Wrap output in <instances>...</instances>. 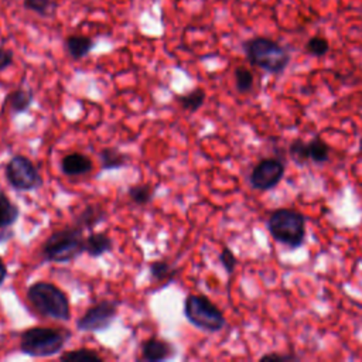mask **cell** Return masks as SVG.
I'll return each instance as SVG.
<instances>
[{"label": "cell", "instance_id": "cell-1", "mask_svg": "<svg viewBox=\"0 0 362 362\" xmlns=\"http://www.w3.org/2000/svg\"><path fill=\"white\" fill-rule=\"evenodd\" d=\"M71 332L64 328L51 327H31L21 334L20 351L33 358H47L59 354Z\"/></svg>", "mask_w": 362, "mask_h": 362}, {"label": "cell", "instance_id": "cell-2", "mask_svg": "<svg viewBox=\"0 0 362 362\" xmlns=\"http://www.w3.org/2000/svg\"><path fill=\"white\" fill-rule=\"evenodd\" d=\"M27 298L33 308L42 317L68 321L71 307L66 294L52 283L35 281L27 288Z\"/></svg>", "mask_w": 362, "mask_h": 362}, {"label": "cell", "instance_id": "cell-3", "mask_svg": "<svg viewBox=\"0 0 362 362\" xmlns=\"http://www.w3.org/2000/svg\"><path fill=\"white\" fill-rule=\"evenodd\" d=\"M266 226L270 236L288 249H298L305 240V218L296 209H274Z\"/></svg>", "mask_w": 362, "mask_h": 362}, {"label": "cell", "instance_id": "cell-4", "mask_svg": "<svg viewBox=\"0 0 362 362\" xmlns=\"http://www.w3.org/2000/svg\"><path fill=\"white\" fill-rule=\"evenodd\" d=\"M242 47L249 62L269 74H281L290 62L288 51L266 37L246 40Z\"/></svg>", "mask_w": 362, "mask_h": 362}, {"label": "cell", "instance_id": "cell-5", "mask_svg": "<svg viewBox=\"0 0 362 362\" xmlns=\"http://www.w3.org/2000/svg\"><path fill=\"white\" fill-rule=\"evenodd\" d=\"M85 252L83 230L78 226L51 233L41 246V256L47 262L66 263Z\"/></svg>", "mask_w": 362, "mask_h": 362}, {"label": "cell", "instance_id": "cell-6", "mask_svg": "<svg viewBox=\"0 0 362 362\" xmlns=\"http://www.w3.org/2000/svg\"><path fill=\"white\" fill-rule=\"evenodd\" d=\"M184 315L189 324L206 332H218L226 324L222 311L208 297L201 294H188L185 297Z\"/></svg>", "mask_w": 362, "mask_h": 362}, {"label": "cell", "instance_id": "cell-7", "mask_svg": "<svg viewBox=\"0 0 362 362\" xmlns=\"http://www.w3.org/2000/svg\"><path fill=\"white\" fill-rule=\"evenodd\" d=\"M4 175L8 184L17 191H31L42 184V178L33 161L23 156H13L4 167Z\"/></svg>", "mask_w": 362, "mask_h": 362}, {"label": "cell", "instance_id": "cell-8", "mask_svg": "<svg viewBox=\"0 0 362 362\" xmlns=\"http://www.w3.org/2000/svg\"><path fill=\"white\" fill-rule=\"evenodd\" d=\"M119 310L117 301L102 300L89 307L78 320L76 328L86 332L106 331L115 321Z\"/></svg>", "mask_w": 362, "mask_h": 362}, {"label": "cell", "instance_id": "cell-9", "mask_svg": "<svg viewBox=\"0 0 362 362\" xmlns=\"http://www.w3.org/2000/svg\"><path fill=\"white\" fill-rule=\"evenodd\" d=\"M284 175V164L277 158H262L250 171L249 182L257 191L274 188Z\"/></svg>", "mask_w": 362, "mask_h": 362}, {"label": "cell", "instance_id": "cell-10", "mask_svg": "<svg viewBox=\"0 0 362 362\" xmlns=\"http://www.w3.org/2000/svg\"><path fill=\"white\" fill-rule=\"evenodd\" d=\"M174 354L175 349L173 344L157 337H150L141 344V359L147 362L165 361L174 356Z\"/></svg>", "mask_w": 362, "mask_h": 362}, {"label": "cell", "instance_id": "cell-11", "mask_svg": "<svg viewBox=\"0 0 362 362\" xmlns=\"http://www.w3.org/2000/svg\"><path fill=\"white\" fill-rule=\"evenodd\" d=\"M92 167V160L82 153H71L64 156V158L61 160V171L69 177L83 175L89 173Z\"/></svg>", "mask_w": 362, "mask_h": 362}, {"label": "cell", "instance_id": "cell-12", "mask_svg": "<svg viewBox=\"0 0 362 362\" xmlns=\"http://www.w3.org/2000/svg\"><path fill=\"white\" fill-rule=\"evenodd\" d=\"M105 219H106L105 209L99 205L89 204L75 216V226L81 228L82 230H85V229L90 230L92 228H95L96 225L103 222Z\"/></svg>", "mask_w": 362, "mask_h": 362}, {"label": "cell", "instance_id": "cell-13", "mask_svg": "<svg viewBox=\"0 0 362 362\" xmlns=\"http://www.w3.org/2000/svg\"><path fill=\"white\" fill-rule=\"evenodd\" d=\"M113 249V240L103 232H93L85 238V253L90 257H100Z\"/></svg>", "mask_w": 362, "mask_h": 362}, {"label": "cell", "instance_id": "cell-14", "mask_svg": "<svg viewBox=\"0 0 362 362\" xmlns=\"http://www.w3.org/2000/svg\"><path fill=\"white\" fill-rule=\"evenodd\" d=\"M93 47L95 42L85 35H69L65 40V49L69 54V57L75 61L85 58Z\"/></svg>", "mask_w": 362, "mask_h": 362}, {"label": "cell", "instance_id": "cell-15", "mask_svg": "<svg viewBox=\"0 0 362 362\" xmlns=\"http://www.w3.org/2000/svg\"><path fill=\"white\" fill-rule=\"evenodd\" d=\"M33 100H34V93L30 89L17 88L7 95L4 102H7L8 109L13 115H18L25 112L31 106Z\"/></svg>", "mask_w": 362, "mask_h": 362}, {"label": "cell", "instance_id": "cell-16", "mask_svg": "<svg viewBox=\"0 0 362 362\" xmlns=\"http://www.w3.org/2000/svg\"><path fill=\"white\" fill-rule=\"evenodd\" d=\"M148 272L154 283L168 284L174 279L177 269L167 260H156L148 264Z\"/></svg>", "mask_w": 362, "mask_h": 362}, {"label": "cell", "instance_id": "cell-17", "mask_svg": "<svg viewBox=\"0 0 362 362\" xmlns=\"http://www.w3.org/2000/svg\"><path fill=\"white\" fill-rule=\"evenodd\" d=\"M99 160L103 170H115L122 168L127 164V156L123 154L116 147H105L99 153Z\"/></svg>", "mask_w": 362, "mask_h": 362}, {"label": "cell", "instance_id": "cell-18", "mask_svg": "<svg viewBox=\"0 0 362 362\" xmlns=\"http://www.w3.org/2000/svg\"><path fill=\"white\" fill-rule=\"evenodd\" d=\"M18 214H20L18 206H16L3 191H0V222H1V228L11 226L18 219Z\"/></svg>", "mask_w": 362, "mask_h": 362}, {"label": "cell", "instance_id": "cell-19", "mask_svg": "<svg viewBox=\"0 0 362 362\" xmlns=\"http://www.w3.org/2000/svg\"><path fill=\"white\" fill-rule=\"evenodd\" d=\"M206 93L202 88H195L192 90H189L188 93H184L181 96H178V103L181 105V107L187 112H197L205 102Z\"/></svg>", "mask_w": 362, "mask_h": 362}, {"label": "cell", "instance_id": "cell-20", "mask_svg": "<svg viewBox=\"0 0 362 362\" xmlns=\"http://www.w3.org/2000/svg\"><path fill=\"white\" fill-rule=\"evenodd\" d=\"M59 359L62 362H102L103 358L93 349L78 348L75 351L64 352Z\"/></svg>", "mask_w": 362, "mask_h": 362}, {"label": "cell", "instance_id": "cell-21", "mask_svg": "<svg viewBox=\"0 0 362 362\" xmlns=\"http://www.w3.org/2000/svg\"><path fill=\"white\" fill-rule=\"evenodd\" d=\"M308 154H310V160L313 163L317 164H322L325 161H328L329 157V147L328 144L321 139V137H313L308 143Z\"/></svg>", "mask_w": 362, "mask_h": 362}, {"label": "cell", "instance_id": "cell-22", "mask_svg": "<svg viewBox=\"0 0 362 362\" xmlns=\"http://www.w3.org/2000/svg\"><path fill=\"white\" fill-rule=\"evenodd\" d=\"M288 154L290 158L300 167L305 165L310 160V154H308V146L303 139H296L290 143L288 146Z\"/></svg>", "mask_w": 362, "mask_h": 362}, {"label": "cell", "instance_id": "cell-23", "mask_svg": "<svg viewBox=\"0 0 362 362\" xmlns=\"http://www.w3.org/2000/svg\"><path fill=\"white\" fill-rule=\"evenodd\" d=\"M127 195L136 205H146L154 197V189L148 184H137L127 189Z\"/></svg>", "mask_w": 362, "mask_h": 362}, {"label": "cell", "instance_id": "cell-24", "mask_svg": "<svg viewBox=\"0 0 362 362\" xmlns=\"http://www.w3.org/2000/svg\"><path fill=\"white\" fill-rule=\"evenodd\" d=\"M235 76V86L239 93H247L253 88V74L245 68V66H238L233 72Z\"/></svg>", "mask_w": 362, "mask_h": 362}, {"label": "cell", "instance_id": "cell-25", "mask_svg": "<svg viewBox=\"0 0 362 362\" xmlns=\"http://www.w3.org/2000/svg\"><path fill=\"white\" fill-rule=\"evenodd\" d=\"M305 49L313 57H324L329 49V44L324 37L314 35L307 41Z\"/></svg>", "mask_w": 362, "mask_h": 362}, {"label": "cell", "instance_id": "cell-26", "mask_svg": "<svg viewBox=\"0 0 362 362\" xmlns=\"http://www.w3.org/2000/svg\"><path fill=\"white\" fill-rule=\"evenodd\" d=\"M24 7L40 16H49L51 7H54L52 0H23Z\"/></svg>", "mask_w": 362, "mask_h": 362}, {"label": "cell", "instance_id": "cell-27", "mask_svg": "<svg viewBox=\"0 0 362 362\" xmlns=\"http://www.w3.org/2000/svg\"><path fill=\"white\" fill-rule=\"evenodd\" d=\"M219 262L223 267V270L228 273V274H232L235 272V267H236V256L233 255V252L229 249V247H223L221 255H219Z\"/></svg>", "mask_w": 362, "mask_h": 362}, {"label": "cell", "instance_id": "cell-28", "mask_svg": "<svg viewBox=\"0 0 362 362\" xmlns=\"http://www.w3.org/2000/svg\"><path fill=\"white\" fill-rule=\"evenodd\" d=\"M260 361H298V356L293 354H266L260 356Z\"/></svg>", "mask_w": 362, "mask_h": 362}, {"label": "cell", "instance_id": "cell-29", "mask_svg": "<svg viewBox=\"0 0 362 362\" xmlns=\"http://www.w3.org/2000/svg\"><path fill=\"white\" fill-rule=\"evenodd\" d=\"M14 55L13 51L6 49V48H0V72L4 71L6 68H8L13 64Z\"/></svg>", "mask_w": 362, "mask_h": 362}, {"label": "cell", "instance_id": "cell-30", "mask_svg": "<svg viewBox=\"0 0 362 362\" xmlns=\"http://www.w3.org/2000/svg\"><path fill=\"white\" fill-rule=\"evenodd\" d=\"M6 277H7V267H6L4 262H3V259L0 257V286L3 284Z\"/></svg>", "mask_w": 362, "mask_h": 362}, {"label": "cell", "instance_id": "cell-31", "mask_svg": "<svg viewBox=\"0 0 362 362\" xmlns=\"http://www.w3.org/2000/svg\"><path fill=\"white\" fill-rule=\"evenodd\" d=\"M359 154H361V157H362V137H361V140H359Z\"/></svg>", "mask_w": 362, "mask_h": 362}, {"label": "cell", "instance_id": "cell-32", "mask_svg": "<svg viewBox=\"0 0 362 362\" xmlns=\"http://www.w3.org/2000/svg\"><path fill=\"white\" fill-rule=\"evenodd\" d=\"M0 229H1V222H0Z\"/></svg>", "mask_w": 362, "mask_h": 362}]
</instances>
